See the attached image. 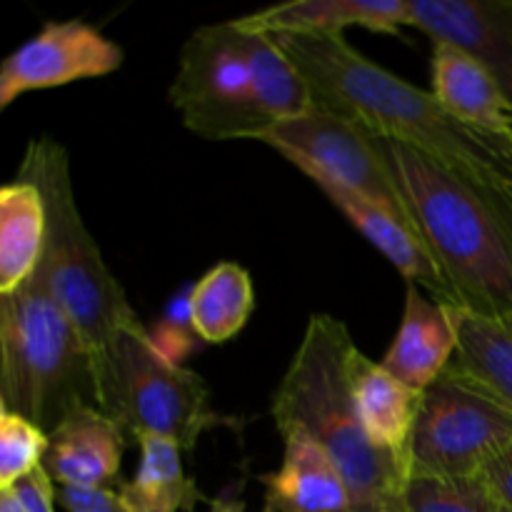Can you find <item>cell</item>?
Returning a JSON list of instances; mask_svg holds the SVG:
<instances>
[{"mask_svg": "<svg viewBox=\"0 0 512 512\" xmlns=\"http://www.w3.org/2000/svg\"><path fill=\"white\" fill-rule=\"evenodd\" d=\"M458 350L450 368L512 410V328L450 305Z\"/></svg>", "mask_w": 512, "mask_h": 512, "instance_id": "603a6c76", "label": "cell"}, {"mask_svg": "<svg viewBox=\"0 0 512 512\" xmlns=\"http://www.w3.org/2000/svg\"><path fill=\"white\" fill-rule=\"evenodd\" d=\"M8 415H10L8 405H5V400H3V398H0V425H3V420H5V418H8Z\"/></svg>", "mask_w": 512, "mask_h": 512, "instance_id": "1f68e13d", "label": "cell"}, {"mask_svg": "<svg viewBox=\"0 0 512 512\" xmlns=\"http://www.w3.org/2000/svg\"><path fill=\"white\" fill-rule=\"evenodd\" d=\"M50 475L45 473V468H35L33 473H28L25 478H20L13 488H8L13 493V498L18 500V505L23 512H55V488Z\"/></svg>", "mask_w": 512, "mask_h": 512, "instance_id": "4316f807", "label": "cell"}, {"mask_svg": "<svg viewBox=\"0 0 512 512\" xmlns=\"http://www.w3.org/2000/svg\"><path fill=\"white\" fill-rule=\"evenodd\" d=\"M500 503L483 478H408L405 512H498Z\"/></svg>", "mask_w": 512, "mask_h": 512, "instance_id": "cb8c5ba5", "label": "cell"}, {"mask_svg": "<svg viewBox=\"0 0 512 512\" xmlns=\"http://www.w3.org/2000/svg\"><path fill=\"white\" fill-rule=\"evenodd\" d=\"M483 480L488 483V488L493 490L498 503L512 510V448L508 453L500 455V458L485 470Z\"/></svg>", "mask_w": 512, "mask_h": 512, "instance_id": "f1b7e54d", "label": "cell"}, {"mask_svg": "<svg viewBox=\"0 0 512 512\" xmlns=\"http://www.w3.org/2000/svg\"><path fill=\"white\" fill-rule=\"evenodd\" d=\"M308 178L313 180L315 188L323 190L325 198L345 215V220H348V223L353 225L375 250H380V253L393 263V268L403 275L405 283H413L418 285V288H423L425 293H428L430 298L438 300V303L455 305L453 293H450L448 283H445L443 273H440V268L435 265V260L430 258L425 245L420 243L398 218H393V215H390L388 210L380 208V205L370 203V200L340 188V185L323 178V175L308 173Z\"/></svg>", "mask_w": 512, "mask_h": 512, "instance_id": "5bb4252c", "label": "cell"}, {"mask_svg": "<svg viewBox=\"0 0 512 512\" xmlns=\"http://www.w3.org/2000/svg\"><path fill=\"white\" fill-rule=\"evenodd\" d=\"M350 385H353L355 408H358L360 423L368 438L385 453L400 455L405 460L423 393L393 378L363 350H358L353 358Z\"/></svg>", "mask_w": 512, "mask_h": 512, "instance_id": "ac0fdd59", "label": "cell"}, {"mask_svg": "<svg viewBox=\"0 0 512 512\" xmlns=\"http://www.w3.org/2000/svg\"><path fill=\"white\" fill-rule=\"evenodd\" d=\"M113 420L130 438L153 435L180 450H193L200 435L223 423L203 378L163 358L138 315L118 335Z\"/></svg>", "mask_w": 512, "mask_h": 512, "instance_id": "52a82bcc", "label": "cell"}, {"mask_svg": "<svg viewBox=\"0 0 512 512\" xmlns=\"http://www.w3.org/2000/svg\"><path fill=\"white\" fill-rule=\"evenodd\" d=\"M125 438V430L103 410L83 405L48 435L45 473L60 488H110L123 465Z\"/></svg>", "mask_w": 512, "mask_h": 512, "instance_id": "7c38bea8", "label": "cell"}, {"mask_svg": "<svg viewBox=\"0 0 512 512\" xmlns=\"http://www.w3.org/2000/svg\"><path fill=\"white\" fill-rule=\"evenodd\" d=\"M283 465L265 475V510L348 512V488L325 450L300 430L283 435Z\"/></svg>", "mask_w": 512, "mask_h": 512, "instance_id": "2e32d148", "label": "cell"}, {"mask_svg": "<svg viewBox=\"0 0 512 512\" xmlns=\"http://www.w3.org/2000/svg\"><path fill=\"white\" fill-rule=\"evenodd\" d=\"M123 65V50L85 20H53L0 63V113L30 90L103 78Z\"/></svg>", "mask_w": 512, "mask_h": 512, "instance_id": "30bf717a", "label": "cell"}, {"mask_svg": "<svg viewBox=\"0 0 512 512\" xmlns=\"http://www.w3.org/2000/svg\"><path fill=\"white\" fill-rule=\"evenodd\" d=\"M210 505V512H248L245 508V503L240 498H213L208 500ZM263 512H270V510H263Z\"/></svg>", "mask_w": 512, "mask_h": 512, "instance_id": "f546056e", "label": "cell"}, {"mask_svg": "<svg viewBox=\"0 0 512 512\" xmlns=\"http://www.w3.org/2000/svg\"><path fill=\"white\" fill-rule=\"evenodd\" d=\"M235 23L268 35H343L348 28L403 35L408 0H295L255 10Z\"/></svg>", "mask_w": 512, "mask_h": 512, "instance_id": "9a60e30c", "label": "cell"}, {"mask_svg": "<svg viewBox=\"0 0 512 512\" xmlns=\"http://www.w3.org/2000/svg\"><path fill=\"white\" fill-rule=\"evenodd\" d=\"M48 435L30 420L10 413L0 425V490H8L43 465Z\"/></svg>", "mask_w": 512, "mask_h": 512, "instance_id": "d4e9b609", "label": "cell"}, {"mask_svg": "<svg viewBox=\"0 0 512 512\" xmlns=\"http://www.w3.org/2000/svg\"><path fill=\"white\" fill-rule=\"evenodd\" d=\"M170 103L205 140H263L273 128L255 105L243 30L235 20L203 25L183 43Z\"/></svg>", "mask_w": 512, "mask_h": 512, "instance_id": "ba28073f", "label": "cell"}, {"mask_svg": "<svg viewBox=\"0 0 512 512\" xmlns=\"http://www.w3.org/2000/svg\"><path fill=\"white\" fill-rule=\"evenodd\" d=\"M370 138L455 305L512 328V200L418 150L373 133Z\"/></svg>", "mask_w": 512, "mask_h": 512, "instance_id": "7a4b0ae2", "label": "cell"}, {"mask_svg": "<svg viewBox=\"0 0 512 512\" xmlns=\"http://www.w3.org/2000/svg\"><path fill=\"white\" fill-rule=\"evenodd\" d=\"M18 178L38 188L45 208V245L40 270L55 303L88 350L95 378V405L113 418L115 350L120 328L135 310L90 235L70 180L68 153L53 138L30 140Z\"/></svg>", "mask_w": 512, "mask_h": 512, "instance_id": "277c9868", "label": "cell"}, {"mask_svg": "<svg viewBox=\"0 0 512 512\" xmlns=\"http://www.w3.org/2000/svg\"><path fill=\"white\" fill-rule=\"evenodd\" d=\"M255 308V290L250 273L238 263L213 265L190 285V315L198 338L208 345L233 340L248 325Z\"/></svg>", "mask_w": 512, "mask_h": 512, "instance_id": "7402d4cb", "label": "cell"}, {"mask_svg": "<svg viewBox=\"0 0 512 512\" xmlns=\"http://www.w3.org/2000/svg\"><path fill=\"white\" fill-rule=\"evenodd\" d=\"M455 350L458 335L450 305L438 303L418 285L405 283L403 320L380 365L408 388L425 393L450 368Z\"/></svg>", "mask_w": 512, "mask_h": 512, "instance_id": "4fadbf2b", "label": "cell"}, {"mask_svg": "<svg viewBox=\"0 0 512 512\" xmlns=\"http://www.w3.org/2000/svg\"><path fill=\"white\" fill-rule=\"evenodd\" d=\"M430 93L465 125L488 133L512 135V108L488 70L463 50L433 43V85Z\"/></svg>", "mask_w": 512, "mask_h": 512, "instance_id": "e0dca14e", "label": "cell"}, {"mask_svg": "<svg viewBox=\"0 0 512 512\" xmlns=\"http://www.w3.org/2000/svg\"><path fill=\"white\" fill-rule=\"evenodd\" d=\"M308 80L318 108L413 148L460 178L512 200V135L450 115L430 90L385 70L343 35H273Z\"/></svg>", "mask_w": 512, "mask_h": 512, "instance_id": "6da1fadb", "label": "cell"}, {"mask_svg": "<svg viewBox=\"0 0 512 512\" xmlns=\"http://www.w3.org/2000/svg\"><path fill=\"white\" fill-rule=\"evenodd\" d=\"M58 503L68 512H128L118 490H75L58 488Z\"/></svg>", "mask_w": 512, "mask_h": 512, "instance_id": "83f0119b", "label": "cell"}, {"mask_svg": "<svg viewBox=\"0 0 512 512\" xmlns=\"http://www.w3.org/2000/svg\"><path fill=\"white\" fill-rule=\"evenodd\" d=\"M193 285V283H190ZM190 285H185L178 295L168 303L163 318L158 320L153 330H148L150 340L158 348V353L163 358H168L170 363L183 365V360L198 345V333L193 328V315H190Z\"/></svg>", "mask_w": 512, "mask_h": 512, "instance_id": "484cf974", "label": "cell"}, {"mask_svg": "<svg viewBox=\"0 0 512 512\" xmlns=\"http://www.w3.org/2000/svg\"><path fill=\"white\" fill-rule=\"evenodd\" d=\"M498 512H512L510 508H505V505H500V510Z\"/></svg>", "mask_w": 512, "mask_h": 512, "instance_id": "d6a6232c", "label": "cell"}, {"mask_svg": "<svg viewBox=\"0 0 512 512\" xmlns=\"http://www.w3.org/2000/svg\"><path fill=\"white\" fill-rule=\"evenodd\" d=\"M260 143L270 145L303 175H323L340 188L380 205L418 238L403 195L380 160L373 138L353 120L318 108L300 118L275 123Z\"/></svg>", "mask_w": 512, "mask_h": 512, "instance_id": "9c48e42d", "label": "cell"}, {"mask_svg": "<svg viewBox=\"0 0 512 512\" xmlns=\"http://www.w3.org/2000/svg\"><path fill=\"white\" fill-rule=\"evenodd\" d=\"M45 208L28 180L0 185V293L30 278L43 258Z\"/></svg>", "mask_w": 512, "mask_h": 512, "instance_id": "ffe728a7", "label": "cell"}, {"mask_svg": "<svg viewBox=\"0 0 512 512\" xmlns=\"http://www.w3.org/2000/svg\"><path fill=\"white\" fill-rule=\"evenodd\" d=\"M240 30H243L245 55H248L250 88H253V98L260 113L275 125L280 120H293L318 110L308 80L295 68L293 60L278 48L273 35L245 28Z\"/></svg>", "mask_w": 512, "mask_h": 512, "instance_id": "44dd1931", "label": "cell"}, {"mask_svg": "<svg viewBox=\"0 0 512 512\" xmlns=\"http://www.w3.org/2000/svg\"><path fill=\"white\" fill-rule=\"evenodd\" d=\"M358 350L343 320L313 315L270 415L280 435L300 430L325 450L348 488V512H405L408 465L368 438L355 408L350 370Z\"/></svg>", "mask_w": 512, "mask_h": 512, "instance_id": "3957f363", "label": "cell"}, {"mask_svg": "<svg viewBox=\"0 0 512 512\" xmlns=\"http://www.w3.org/2000/svg\"><path fill=\"white\" fill-rule=\"evenodd\" d=\"M0 398L45 435L78 408L95 405L88 350L55 303L40 263L25 283L0 293Z\"/></svg>", "mask_w": 512, "mask_h": 512, "instance_id": "5b68a950", "label": "cell"}, {"mask_svg": "<svg viewBox=\"0 0 512 512\" xmlns=\"http://www.w3.org/2000/svg\"><path fill=\"white\" fill-rule=\"evenodd\" d=\"M140 465L118 495L128 512H193L205 495L183 465V450L165 438H138Z\"/></svg>", "mask_w": 512, "mask_h": 512, "instance_id": "d6986e66", "label": "cell"}, {"mask_svg": "<svg viewBox=\"0 0 512 512\" xmlns=\"http://www.w3.org/2000/svg\"><path fill=\"white\" fill-rule=\"evenodd\" d=\"M408 25L483 65L512 108V0H408Z\"/></svg>", "mask_w": 512, "mask_h": 512, "instance_id": "8fae6325", "label": "cell"}, {"mask_svg": "<svg viewBox=\"0 0 512 512\" xmlns=\"http://www.w3.org/2000/svg\"><path fill=\"white\" fill-rule=\"evenodd\" d=\"M0 512H23L10 490H0Z\"/></svg>", "mask_w": 512, "mask_h": 512, "instance_id": "4dcf8cb0", "label": "cell"}, {"mask_svg": "<svg viewBox=\"0 0 512 512\" xmlns=\"http://www.w3.org/2000/svg\"><path fill=\"white\" fill-rule=\"evenodd\" d=\"M512 448V410L448 368L420 398L408 478L475 480Z\"/></svg>", "mask_w": 512, "mask_h": 512, "instance_id": "8992f818", "label": "cell"}]
</instances>
